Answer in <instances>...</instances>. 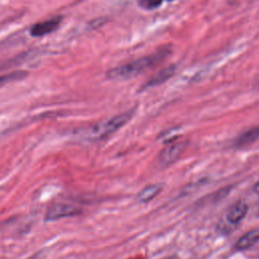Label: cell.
Wrapping results in <instances>:
<instances>
[{
    "label": "cell",
    "mask_w": 259,
    "mask_h": 259,
    "mask_svg": "<svg viewBox=\"0 0 259 259\" xmlns=\"http://www.w3.org/2000/svg\"><path fill=\"white\" fill-rule=\"evenodd\" d=\"M133 110L117 114L110 119H107L103 122L98 124H94L93 126L89 127L85 133V137L90 140H100L108 137L109 135L113 134L120 127H122L125 123L130 121L133 116Z\"/></svg>",
    "instance_id": "cell-2"
},
{
    "label": "cell",
    "mask_w": 259,
    "mask_h": 259,
    "mask_svg": "<svg viewBox=\"0 0 259 259\" xmlns=\"http://www.w3.org/2000/svg\"><path fill=\"white\" fill-rule=\"evenodd\" d=\"M188 146L187 141L171 142L159 153L158 161L162 166H169L176 162L180 156L185 152Z\"/></svg>",
    "instance_id": "cell-3"
},
{
    "label": "cell",
    "mask_w": 259,
    "mask_h": 259,
    "mask_svg": "<svg viewBox=\"0 0 259 259\" xmlns=\"http://www.w3.org/2000/svg\"><path fill=\"white\" fill-rule=\"evenodd\" d=\"M26 76V73L23 71L20 72H13L10 74H6V75H2L0 76V87H2L3 85L11 82V81H15V80H19L23 77Z\"/></svg>",
    "instance_id": "cell-11"
},
{
    "label": "cell",
    "mask_w": 259,
    "mask_h": 259,
    "mask_svg": "<svg viewBox=\"0 0 259 259\" xmlns=\"http://www.w3.org/2000/svg\"><path fill=\"white\" fill-rule=\"evenodd\" d=\"M254 189H255V191H256V192H259V182L256 184V186H255V188H254Z\"/></svg>",
    "instance_id": "cell-13"
},
{
    "label": "cell",
    "mask_w": 259,
    "mask_h": 259,
    "mask_svg": "<svg viewBox=\"0 0 259 259\" xmlns=\"http://www.w3.org/2000/svg\"><path fill=\"white\" fill-rule=\"evenodd\" d=\"M61 20H62V17L56 16V17L37 22L31 26L30 34L32 36H42V35L49 34L55 31L59 27Z\"/></svg>",
    "instance_id": "cell-5"
},
{
    "label": "cell",
    "mask_w": 259,
    "mask_h": 259,
    "mask_svg": "<svg viewBox=\"0 0 259 259\" xmlns=\"http://www.w3.org/2000/svg\"><path fill=\"white\" fill-rule=\"evenodd\" d=\"M163 185L161 183H154V184H150L146 187H144L137 195V200L139 202H149L151 201L154 197H156L162 190Z\"/></svg>",
    "instance_id": "cell-7"
},
{
    "label": "cell",
    "mask_w": 259,
    "mask_h": 259,
    "mask_svg": "<svg viewBox=\"0 0 259 259\" xmlns=\"http://www.w3.org/2000/svg\"><path fill=\"white\" fill-rule=\"evenodd\" d=\"M163 0H139V5L144 9H155L162 4Z\"/></svg>",
    "instance_id": "cell-12"
},
{
    "label": "cell",
    "mask_w": 259,
    "mask_h": 259,
    "mask_svg": "<svg viewBox=\"0 0 259 259\" xmlns=\"http://www.w3.org/2000/svg\"><path fill=\"white\" fill-rule=\"evenodd\" d=\"M248 205L244 201H238L234 203L228 211L227 220L231 224H238L240 223L247 214Z\"/></svg>",
    "instance_id": "cell-6"
},
{
    "label": "cell",
    "mask_w": 259,
    "mask_h": 259,
    "mask_svg": "<svg viewBox=\"0 0 259 259\" xmlns=\"http://www.w3.org/2000/svg\"><path fill=\"white\" fill-rule=\"evenodd\" d=\"M164 259H175V258H174V257H170V256H169V257H166V258H164Z\"/></svg>",
    "instance_id": "cell-14"
},
{
    "label": "cell",
    "mask_w": 259,
    "mask_h": 259,
    "mask_svg": "<svg viewBox=\"0 0 259 259\" xmlns=\"http://www.w3.org/2000/svg\"><path fill=\"white\" fill-rule=\"evenodd\" d=\"M175 71V67L174 66H170L167 68H164L163 70L159 71L156 75H154L151 79H149L146 84L144 85L143 88H149V87H154L157 85H160L161 83H164L166 80H168Z\"/></svg>",
    "instance_id": "cell-10"
},
{
    "label": "cell",
    "mask_w": 259,
    "mask_h": 259,
    "mask_svg": "<svg viewBox=\"0 0 259 259\" xmlns=\"http://www.w3.org/2000/svg\"><path fill=\"white\" fill-rule=\"evenodd\" d=\"M259 138V126L252 127L246 132H244L242 135H240L236 141L235 146L236 148H244L251 144H253L257 139Z\"/></svg>",
    "instance_id": "cell-9"
},
{
    "label": "cell",
    "mask_w": 259,
    "mask_h": 259,
    "mask_svg": "<svg viewBox=\"0 0 259 259\" xmlns=\"http://www.w3.org/2000/svg\"><path fill=\"white\" fill-rule=\"evenodd\" d=\"M169 1H173V0H169Z\"/></svg>",
    "instance_id": "cell-15"
},
{
    "label": "cell",
    "mask_w": 259,
    "mask_h": 259,
    "mask_svg": "<svg viewBox=\"0 0 259 259\" xmlns=\"http://www.w3.org/2000/svg\"><path fill=\"white\" fill-rule=\"evenodd\" d=\"M81 209L73 204L59 202L53 204L47 211L45 221L46 222H55L65 218H71L75 215H79L81 213Z\"/></svg>",
    "instance_id": "cell-4"
},
{
    "label": "cell",
    "mask_w": 259,
    "mask_h": 259,
    "mask_svg": "<svg viewBox=\"0 0 259 259\" xmlns=\"http://www.w3.org/2000/svg\"><path fill=\"white\" fill-rule=\"evenodd\" d=\"M259 242V230H252L243 235L236 243L237 250H246Z\"/></svg>",
    "instance_id": "cell-8"
},
{
    "label": "cell",
    "mask_w": 259,
    "mask_h": 259,
    "mask_svg": "<svg viewBox=\"0 0 259 259\" xmlns=\"http://www.w3.org/2000/svg\"><path fill=\"white\" fill-rule=\"evenodd\" d=\"M171 50L169 48H162L151 55L137 59L122 66L110 69L107 71L106 76L111 80L131 79L160 64L169 56Z\"/></svg>",
    "instance_id": "cell-1"
}]
</instances>
